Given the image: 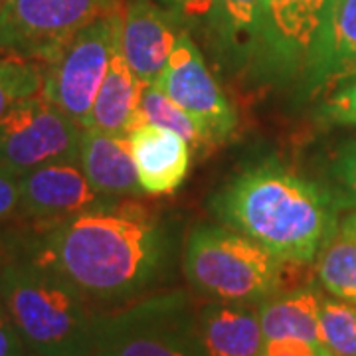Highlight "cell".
Listing matches in <instances>:
<instances>
[{
  "instance_id": "1",
  "label": "cell",
  "mask_w": 356,
  "mask_h": 356,
  "mask_svg": "<svg viewBox=\"0 0 356 356\" xmlns=\"http://www.w3.org/2000/svg\"><path fill=\"white\" fill-rule=\"evenodd\" d=\"M36 257L64 275L91 305L117 309L153 295L165 281L172 240L143 204L121 200L56 220Z\"/></svg>"
},
{
  "instance_id": "2",
  "label": "cell",
  "mask_w": 356,
  "mask_h": 356,
  "mask_svg": "<svg viewBox=\"0 0 356 356\" xmlns=\"http://www.w3.org/2000/svg\"><path fill=\"white\" fill-rule=\"evenodd\" d=\"M214 212L293 266L315 264L341 214L325 184L277 163L243 170L218 192Z\"/></svg>"
},
{
  "instance_id": "3",
  "label": "cell",
  "mask_w": 356,
  "mask_h": 356,
  "mask_svg": "<svg viewBox=\"0 0 356 356\" xmlns=\"http://www.w3.org/2000/svg\"><path fill=\"white\" fill-rule=\"evenodd\" d=\"M0 301L30 355L89 356L99 313L77 287L38 257L0 267Z\"/></svg>"
},
{
  "instance_id": "4",
  "label": "cell",
  "mask_w": 356,
  "mask_h": 356,
  "mask_svg": "<svg viewBox=\"0 0 356 356\" xmlns=\"http://www.w3.org/2000/svg\"><path fill=\"white\" fill-rule=\"evenodd\" d=\"M264 245L229 226H202L188 236L184 275L210 301L259 305L283 287L285 267Z\"/></svg>"
},
{
  "instance_id": "5",
  "label": "cell",
  "mask_w": 356,
  "mask_h": 356,
  "mask_svg": "<svg viewBox=\"0 0 356 356\" xmlns=\"http://www.w3.org/2000/svg\"><path fill=\"white\" fill-rule=\"evenodd\" d=\"M89 356H208L188 295L165 291L97 315Z\"/></svg>"
},
{
  "instance_id": "6",
  "label": "cell",
  "mask_w": 356,
  "mask_h": 356,
  "mask_svg": "<svg viewBox=\"0 0 356 356\" xmlns=\"http://www.w3.org/2000/svg\"><path fill=\"white\" fill-rule=\"evenodd\" d=\"M121 32L123 10L115 6L79 30L44 72L40 95L70 115L81 129L88 125L93 102L121 46Z\"/></svg>"
},
{
  "instance_id": "7",
  "label": "cell",
  "mask_w": 356,
  "mask_h": 356,
  "mask_svg": "<svg viewBox=\"0 0 356 356\" xmlns=\"http://www.w3.org/2000/svg\"><path fill=\"white\" fill-rule=\"evenodd\" d=\"M115 6L117 0H2L0 50L50 64L79 30Z\"/></svg>"
},
{
  "instance_id": "8",
  "label": "cell",
  "mask_w": 356,
  "mask_h": 356,
  "mask_svg": "<svg viewBox=\"0 0 356 356\" xmlns=\"http://www.w3.org/2000/svg\"><path fill=\"white\" fill-rule=\"evenodd\" d=\"M329 0H266L252 67L271 83H303Z\"/></svg>"
},
{
  "instance_id": "9",
  "label": "cell",
  "mask_w": 356,
  "mask_h": 356,
  "mask_svg": "<svg viewBox=\"0 0 356 356\" xmlns=\"http://www.w3.org/2000/svg\"><path fill=\"white\" fill-rule=\"evenodd\" d=\"M79 140L81 127L38 93L0 117V165L24 177L51 163H79Z\"/></svg>"
},
{
  "instance_id": "10",
  "label": "cell",
  "mask_w": 356,
  "mask_h": 356,
  "mask_svg": "<svg viewBox=\"0 0 356 356\" xmlns=\"http://www.w3.org/2000/svg\"><path fill=\"white\" fill-rule=\"evenodd\" d=\"M156 86L198 123L208 145L224 143L234 135L238 115L186 32L178 34Z\"/></svg>"
},
{
  "instance_id": "11",
  "label": "cell",
  "mask_w": 356,
  "mask_h": 356,
  "mask_svg": "<svg viewBox=\"0 0 356 356\" xmlns=\"http://www.w3.org/2000/svg\"><path fill=\"white\" fill-rule=\"evenodd\" d=\"M119 202L95 191L77 161L44 165L20 177V210L30 218L56 222Z\"/></svg>"
},
{
  "instance_id": "12",
  "label": "cell",
  "mask_w": 356,
  "mask_h": 356,
  "mask_svg": "<svg viewBox=\"0 0 356 356\" xmlns=\"http://www.w3.org/2000/svg\"><path fill=\"white\" fill-rule=\"evenodd\" d=\"M178 24L153 0H131L123 10L121 50L140 83L153 86L163 76L180 34Z\"/></svg>"
},
{
  "instance_id": "13",
  "label": "cell",
  "mask_w": 356,
  "mask_h": 356,
  "mask_svg": "<svg viewBox=\"0 0 356 356\" xmlns=\"http://www.w3.org/2000/svg\"><path fill=\"white\" fill-rule=\"evenodd\" d=\"M356 77V0H329L325 22L301 88L331 93Z\"/></svg>"
},
{
  "instance_id": "14",
  "label": "cell",
  "mask_w": 356,
  "mask_h": 356,
  "mask_svg": "<svg viewBox=\"0 0 356 356\" xmlns=\"http://www.w3.org/2000/svg\"><path fill=\"white\" fill-rule=\"evenodd\" d=\"M129 139L145 194L165 196L182 186L191 170V145L180 135L145 121Z\"/></svg>"
},
{
  "instance_id": "15",
  "label": "cell",
  "mask_w": 356,
  "mask_h": 356,
  "mask_svg": "<svg viewBox=\"0 0 356 356\" xmlns=\"http://www.w3.org/2000/svg\"><path fill=\"white\" fill-rule=\"evenodd\" d=\"M79 165L91 186L103 196L123 200L145 194L139 184V172L129 137L81 129Z\"/></svg>"
},
{
  "instance_id": "16",
  "label": "cell",
  "mask_w": 356,
  "mask_h": 356,
  "mask_svg": "<svg viewBox=\"0 0 356 356\" xmlns=\"http://www.w3.org/2000/svg\"><path fill=\"white\" fill-rule=\"evenodd\" d=\"M198 332L208 356H261L266 337L257 305L208 301L196 313Z\"/></svg>"
},
{
  "instance_id": "17",
  "label": "cell",
  "mask_w": 356,
  "mask_h": 356,
  "mask_svg": "<svg viewBox=\"0 0 356 356\" xmlns=\"http://www.w3.org/2000/svg\"><path fill=\"white\" fill-rule=\"evenodd\" d=\"M143 89L145 83H140L139 77L135 76L119 46L107 70V76L103 79L102 89L93 102L88 125L83 129L129 137L133 129L145 123V117L140 113Z\"/></svg>"
},
{
  "instance_id": "18",
  "label": "cell",
  "mask_w": 356,
  "mask_h": 356,
  "mask_svg": "<svg viewBox=\"0 0 356 356\" xmlns=\"http://www.w3.org/2000/svg\"><path fill=\"white\" fill-rule=\"evenodd\" d=\"M323 289L315 285H303L297 289L275 293L257 305L259 325L266 341L273 339H305L321 341V301Z\"/></svg>"
},
{
  "instance_id": "19",
  "label": "cell",
  "mask_w": 356,
  "mask_h": 356,
  "mask_svg": "<svg viewBox=\"0 0 356 356\" xmlns=\"http://www.w3.org/2000/svg\"><path fill=\"white\" fill-rule=\"evenodd\" d=\"M266 0H214L208 16L218 54L234 65L252 64Z\"/></svg>"
},
{
  "instance_id": "20",
  "label": "cell",
  "mask_w": 356,
  "mask_h": 356,
  "mask_svg": "<svg viewBox=\"0 0 356 356\" xmlns=\"http://www.w3.org/2000/svg\"><path fill=\"white\" fill-rule=\"evenodd\" d=\"M315 273L327 295L356 303V210L339 218L315 259Z\"/></svg>"
},
{
  "instance_id": "21",
  "label": "cell",
  "mask_w": 356,
  "mask_h": 356,
  "mask_svg": "<svg viewBox=\"0 0 356 356\" xmlns=\"http://www.w3.org/2000/svg\"><path fill=\"white\" fill-rule=\"evenodd\" d=\"M140 113H143L147 123H153L156 127L168 129V131L180 135L192 149H202L208 145L198 123L180 105L172 102L156 83L145 86V89H143Z\"/></svg>"
},
{
  "instance_id": "22",
  "label": "cell",
  "mask_w": 356,
  "mask_h": 356,
  "mask_svg": "<svg viewBox=\"0 0 356 356\" xmlns=\"http://www.w3.org/2000/svg\"><path fill=\"white\" fill-rule=\"evenodd\" d=\"M321 341L334 356H356V303L323 295Z\"/></svg>"
},
{
  "instance_id": "23",
  "label": "cell",
  "mask_w": 356,
  "mask_h": 356,
  "mask_svg": "<svg viewBox=\"0 0 356 356\" xmlns=\"http://www.w3.org/2000/svg\"><path fill=\"white\" fill-rule=\"evenodd\" d=\"M42 86L44 72L40 62L18 56L0 58V117L18 102L38 95Z\"/></svg>"
},
{
  "instance_id": "24",
  "label": "cell",
  "mask_w": 356,
  "mask_h": 356,
  "mask_svg": "<svg viewBox=\"0 0 356 356\" xmlns=\"http://www.w3.org/2000/svg\"><path fill=\"white\" fill-rule=\"evenodd\" d=\"M325 186L341 212L356 210V137L346 140L332 156Z\"/></svg>"
},
{
  "instance_id": "25",
  "label": "cell",
  "mask_w": 356,
  "mask_h": 356,
  "mask_svg": "<svg viewBox=\"0 0 356 356\" xmlns=\"http://www.w3.org/2000/svg\"><path fill=\"white\" fill-rule=\"evenodd\" d=\"M318 119L329 125H356V77L332 89L318 109Z\"/></svg>"
},
{
  "instance_id": "26",
  "label": "cell",
  "mask_w": 356,
  "mask_h": 356,
  "mask_svg": "<svg viewBox=\"0 0 356 356\" xmlns=\"http://www.w3.org/2000/svg\"><path fill=\"white\" fill-rule=\"evenodd\" d=\"M264 356H334L323 343L305 339H273L264 344Z\"/></svg>"
},
{
  "instance_id": "27",
  "label": "cell",
  "mask_w": 356,
  "mask_h": 356,
  "mask_svg": "<svg viewBox=\"0 0 356 356\" xmlns=\"http://www.w3.org/2000/svg\"><path fill=\"white\" fill-rule=\"evenodd\" d=\"M159 4L172 14L178 22L208 20L214 0H159Z\"/></svg>"
},
{
  "instance_id": "28",
  "label": "cell",
  "mask_w": 356,
  "mask_h": 356,
  "mask_svg": "<svg viewBox=\"0 0 356 356\" xmlns=\"http://www.w3.org/2000/svg\"><path fill=\"white\" fill-rule=\"evenodd\" d=\"M26 353L28 348L22 337L0 301V356H26Z\"/></svg>"
},
{
  "instance_id": "29",
  "label": "cell",
  "mask_w": 356,
  "mask_h": 356,
  "mask_svg": "<svg viewBox=\"0 0 356 356\" xmlns=\"http://www.w3.org/2000/svg\"><path fill=\"white\" fill-rule=\"evenodd\" d=\"M20 208V177L0 165V220Z\"/></svg>"
},
{
  "instance_id": "30",
  "label": "cell",
  "mask_w": 356,
  "mask_h": 356,
  "mask_svg": "<svg viewBox=\"0 0 356 356\" xmlns=\"http://www.w3.org/2000/svg\"><path fill=\"white\" fill-rule=\"evenodd\" d=\"M0 2H2V0H0Z\"/></svg>"
},
{
  "instance_id": "31",
  "label": "cell",
  "mask_w": 356,
  "mask_h": 356,
  "mask_svg": "<svg viewBox=\"0 0 356 356\" xmlns=\"http://www.w3.org/2000/svg\"><path fill=\"white\" fill-rule=\"evenodd\" d=\"M261 356H264V355H261Z\"/></svg>"
}]
</instances>
